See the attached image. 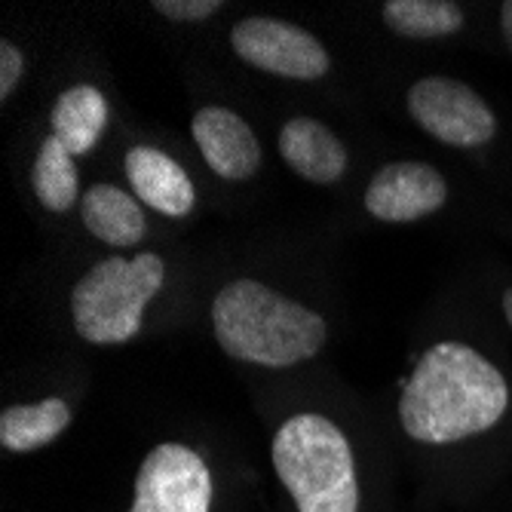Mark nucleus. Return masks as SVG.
I'll return each instance as SVG.
<instances>
[{"instance_id":"nucleus-1","label":"nucleus","mask_w":512,"mask_h":512,"mask_svg":"<svg viewBox=\"0 0 512 512\" xmlns=\"http://www.w3.org/2000/svg\"><path fill=\"white\" fill-rule=\"evenodd\" d=\"M509 405L500 371L473 347L445 341L424 353L399 399L402 430L427 445H448L491 430Z\"/></svg>"},{"instance_id":"nucleus-2","label":"nucleus","mask_w":512,"mask_h":512,"mask_svg":"<svg viewBox=\"0 0 512 512\" xmlns=\"http://www.w3.org/2000/svg\"><path fill=\"white\" fill-rule=\"evenodd\" d=\"M215 338L227 356L267 368L313 359L325 344V319L258 279H237L212 304Z\"/></svg>"},{"instance_id":"nucleus-3","label":"nucleus","mask_w":512,"mask_h":512,"mask_svg":"<svg viewBox=\"0 0 512 512\" xmlns=\"http://www.w3.org/2000/svg\"><path fill=\"white\" fill-rule=\"evenodd\" d=\"M273 470L298 503V512L359 509L353 451L329 417H289L273 436Z\"/></svg>"},{"instance_id":"nucleus-4","label":"nucleus","mask_w":512,"mask_h":512,"mask_svg":"<svg viewBox=\"0 0 512 512\" xmlns=\"http://www.w3.org/2000/svg\"><path fill=\"white\" fill-rule=\"evenodd\" d=\"M166 267L157 252L108 258L83 273L71 292V313L89 344H123L138 335L148 301L163 289Z\"/></svg>"},{"instance_id":"nucleus-5","label":"nucleus","mask_w":512,"mask_h":512,"mask_svg":"<svg viewBox=\"0 0 512 512\" xmlns=\"http://www.w3.org/2000/svg\"><path fill=\"white\" fill-rule=\"evenodd\" d=\"M408 111L417 126L451 148H479L497 132V120L485 99L451 77L417 80L408 92Z\"/></svg>"},{"instance_id":"nucleus-6","label":"nucleus","mask_w":512,"mask_h":512,"mask_svg":"<svg viewBox=\"0 0 512 512\" xmlns=\"http://www.w3.org/2000/svg\"><path fill=\"white\" fill-rule=\"evenodd\" d=\"M212 476L203 457L184 445H157L138 467L129 512H209Z\"/></svg>"},{"instance_id":"nucleus-7","label":"nucleus","mask_w":512,"mask_h":512,"mask_svg":"<svg viewBox=\"0 0 512 512\" xmlns=\"http://www.w3.org/2000/svg\"><path fill=\"white\" fill-rule=\"evenodd\" d=\"M230 43L252 68L289 80H319L332 65L325 46L313 34L279 19H243L230 31Z\"/></svg>"},{"instance_id":"nucleus-8","label":"nucleus","mask_w":512,"mask_h":512,"mask_svg":"<svg viewBox=\"0 0 512 512\" xmlns=\"http://www.w3.org/2000/svg\"><path fill=\"white\" fill-rule=\"evenodd\" d=\"M448 200L445 178L427 163H390L365 191V209L381 221H417Z\"/></svg>"},{"instance_id":"nucleus-9","label":"nucleus","mask_w":512,"mask_h":512,"mask_svg":"<svg viewBox=\"0 0 512 512\" xmlns=\"http://www.w3.org/2000/svg\"><path fill=\"white\" fill-rule=\"evenodd\" d=\"M194 142L215 175L224 181H243L261 166V145L252 126L227 108H203L194 117Z\"/></svg>"},{"instance_id":"nucleus-10","label":"nucleus","mask_w":512,"mask_h":512,"mask_svg":"<svg viewBox=\"0 0 512 512\" xmlns=\"http://www.w3.org/2000/svg\"><path fill=\"white\" fill-rule=\"evenodd\" d=\"M126 175L132 181L135 197L145 206L169 215V218H184L194 209V184L188 172L181 169L172 157H166L157 148H132L126 154Z\"/></svg>"},{"instance_id":"nucleus-11","label":"nucleus","mask_w":512,"mask_h":512,"mask_svg":"<svg viewBox=\"0 0 512 512\" xmlns=\"http://www.w3.org/2000/svg\"><path fill=\"white\" fill-rule=\"evenodd\" d=\"M279 154L313 184H332L347 169V151L341 138L313 117H295L279 132Z\"/></svg>"},{"instance_id":"nucleus-12","label":"nucleus","mask_w":512,"mask_h":512,"mask_svg":"<svg viewBox=\"0 0 512 512\" xmlns=\"http://www.w3.org/2000/svg\"><path fill=\"white\" fill-rule=\"evenodd\" d=\"M80 212H83V224L89 227V234L114 249L138 246L148 234V221L138 200L114 188V184H96V188H89L80 200Z\"/></svg>"},{"instance_id":"nucleus-13","label":"nucleus","mask_w":512,"mask_h":512,"mask_svg":"<svg viewBox=\"0 0 512 512\" xmlns=\"http://www.w3.org/2000/svg\"><path fill=\"white\" fill-rule=\"evenodd\" d=\"M108 123V102L96 86H71L53 105V135L77 157L96 148Z\"/></svg>"},{"instance_id":"nucleus-14","label":"nucleus","mask_w":512,"mask_h":512,"mask_svg":"<svg viewBox=\"0 0 512 512\" xmlns=\"http://www.w3.org/2000/svg\"><path fill=\"white\" fill-rule=\"evenodd\" d=\"M68 424H71V408L65 399L13 405L0 414V445L7 451H34L62 436Z\"/></svg>"},{"instance_id":"nucleus-15","label":"nucleus","mask_w":512,"mask_h":512,"mask_svg":"<svg viewBox=\"0 0 512 512\" xmlns=\"http://www.w3.org/2000/svg\"><path fill=\"white\" fill-rule=\"evenodd\" d=\"M31 188H34L37 200L50 212H68L80 197L74 154L59 142L56 135L43 138L34 169H31Z\"/></svg>"},{"instance_id":"nucleus-16","label":"nucleus","mask_w":512,"mask_h":512,"mask_svg":"<svg viewBox=\"0 0 512 512\" xmlns=\"http://www.w3.org/2000/svg\"><path fill=\"white\" fill-rule=\"evenodd\" d=\"M384 22L402 37H448L463 28V10L451 0H390Z\"/></svg>"},{"instance_id":"nucleus-17","label":"nucleus","mask_w":512,"mask_h":512,"mask_svg":"<svg viewBox=\"0 0 512 512\" xmlns=\"http://www.w3.org/2000/svg\"><path fill=\"white\" fill-rule=\"evenodd\" d=\"M154 10L175 22H200L221 10L218 0H154Z\"/></svg>"},{"instance_id":"nucleus-18","label":"nucleus","mask_w":512,"mask_h":512,"mask_svg":"<svg viewBox=\"0 0 512 512\" xmlns=\"http://www.w3.org/2000/svg\"><path fill=\"white\" fill-rule=\"evenodd\" d=\"M22 71H25V59L19 53V46H13L10 40H0V99H10Z\"/></svg>"},{"instance_id":"nucleus-19","label":"nucleus","mask_w":512,"mask_h":512,"mask_svg":"<svg viewBox=\"0 0 512 512\" xmlns=\"http://www.w3.org/2000/svg\"><path fill=\"white\" fill-rule=\"evenodd\" d=\"M500 28H503V37H506V46L512 50V0L500 7Z\"/></svg>"},{"instance_id":"nucleus-20","label":"nucleus","mask_w":512,"mask_h":512,"mask_svg":"<svg viewBox=\"0 0 512 512\" xmlns=\"http://www.w3.org/2000/svg\"><path fill=\"white\" fill-rule=\"evenodd\" d=\"M503 313H506L509 329H512V289H506V295H503Z\"/></svg>"}]
</instances>
